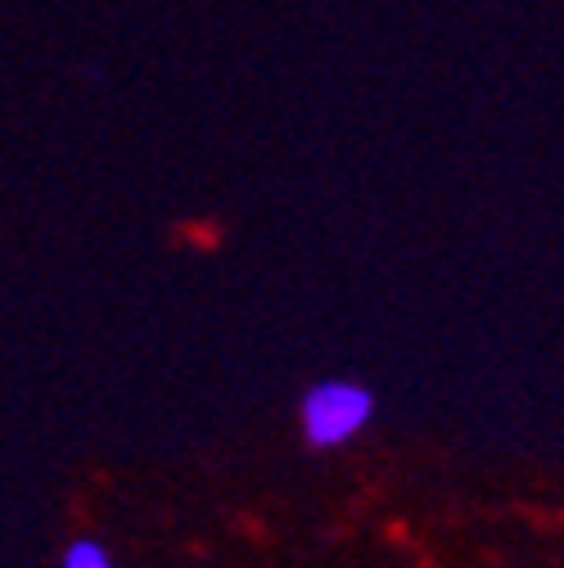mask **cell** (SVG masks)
Here are the masks:
<instances>
[{"instance_id": "cell-1", "label": "cell", "mask_w": 564, "mask_h": 568, "mask_svg": "<svg viewBox=\"0 0 564 568\" xmlns=\"http://www.w3.org/2000/svg\"><path fill=\"white\" fill-rule=\"evenodd\" d=\"M375 415V397L371 388L362 384H348V379H325L316 388H308L303 406H299V419H303V438L308 447L316 452H330V447H343L357 438Z\"/></svg>"}, {"instance_id": "cell-2", "label": "cell", "mask_w": 564, "mask_h": 568, "mask_svg": "<svg viewBox=\"0 0 564 568\" xmlns=\"http://www.w3.org/2000/svg\"><path fill=\"white\" fill-rule=\"evenodd\" d=\"M59 568H113V555H109V550H104L95 537H78L73 546L63 550Z\"/></svg>"}]
</instances>
